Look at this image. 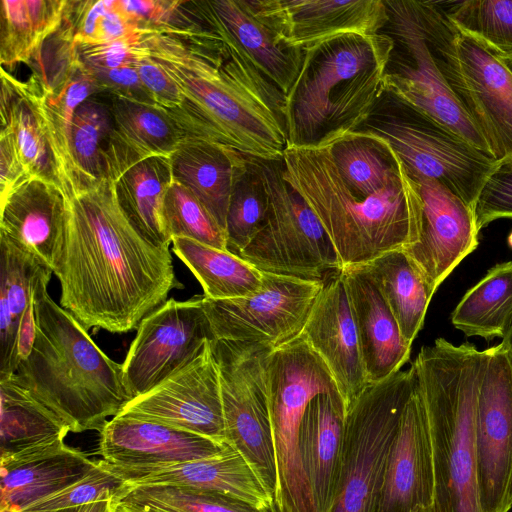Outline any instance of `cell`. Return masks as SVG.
<instances>
[{
    "label": "cell",
    "instance_id": "1",
    "mask_svg": "<svg viewBox=\"0 0 512 512\" xmlns=\"http://www.w3.org/2000/svg\"><path fill=\"white\" fill-rule=\"evenodd\" d=\"M63 194L66 232L54 271L60 306L87 331L137 329L171 290L183 288L169 245L156 246L136 230L109 176L92 188Z\"/></svg>",
    "mask_w": 512,
    "mask_h": 512
},
{
    "label": "cell",
    "instance_id": "2",
    "mask_svg": "<svg viewBox=\"0 0 512 512\" xmlns=\"http://www.w3.org/2000/svg\"><path fill=\"white\" fill-rule=\"evenodd\" d=\"M148 55L180 87L182 107L169 113L189 137L258 159L283 158L286 96L231 43L202 20L185 28H150Z\"/></svg>",
    "mask_w": 512,
    "mask_h": 512
},
{
    "label": "cell",
    "instance_id": "3",
    "mask_svg": "<svg viewBox=\"0 0 512 512\" xmlns=\"http://www.w3.org/2000/svg\"><path fill=\"white\" fill-rule=\"evenodd\" d=\"M283 177L321 222L342 268L403 249L415 235L421 198L394 150L336 164L326 147H287Z\"/></svg>",
    "mask_w": 512,
    "mask_h": 512
},
{
    "label": "cell",
    "instance_id": "4",
    "mask_svg": "<svg viewBox=\"0 0 512 512\" xmlns=\"http://www.w3.org/2000/svg\"><path fill=\"white\" fill-rule=\"evenodd\" d=\"M53 272L42 266L33 279L36 337L14 376L70 432L102 430L130 401L122 365L110 359L88 331L50 297Z\"/></svg>",
    "mask_w": 512,
    "mask_h": 512
},
{
    "label": "cell",
    "instance_id": "5",
    "mask_svg": "<svg viewBox=\"0 0 512 512\" xmlns=\"http://www.w3.org/2000/svg\"><path fill=\"white\" fill-rule=\"evenodd\" d=\"M394 48L385 32L344 34L304 49L286 95L287 147L319 148L358 130L384 90Z\"/></svg>",
    "mask_w": 512,
    "mask_h": 512
},
{
    "label": "cell",
    "instance_id": "6",
    "mask_svg": "<svg viewBox=\"0 0 512 512\" xmlns=\"http://www.w3.org/2000/svg\"><path fill=\"white\" fill-rule=\"evenodd\" d=\"M490 347L445 338L423 346L412 365L429 425L434 497L430 512H482L477 485L476 413Z\"/></svg>",
    "mask_w": 512,
    "mask_h": 512
},
{
    "label": "cell",
    "instance_id": "7",
    "mask_svg": "<svg viewBox=\"0 0 512 512\" xmlns=\"http://www.w3.org/2000/svg\"><path fill=\"white\" fill-rule=\"evenodd\" d=\"M426 31L452 92L499 161L512 154V72L448 21L440 2L421 1Z\"/></svg>",
    "mask_w": 512,
    "mask_h": 512
},
{
    "label": "cell",
    "instance_id": "8",
    "mask_svg": "<svg viewBox=\"0 0 512 512\" xmlns=\"http://www.w3.org/2000/svg\"><path fill=\"white\" fill-rule=\"evenodd\" d=\"M358 130L385 138L411 178L433 179L473 208L496 162L445 125L388 92Z\"/></svg>",
    "mask_w": 512,
    "mask_h": 512
},
{
    "label": "cell",
    "instance_id": "9",
    "mask_svg": "<svg viewBox=\"0 0 512 512\" xmlns=\"http://www.w3.org/2000/svg\"><path fill=\"white\" fill-rule=\"evenodd\" d=\"M415 379L411 364L369 384L347 410L340 473L330 512H377L387 457Z\"/></svg>",
    "mask_w": 512,
    "mask_h": 512
},
{
    "label": "cell",
    "instance_id": "10",
    "mask_svg": "<svg viewBox=\"0 0 512 512\" xmlns=\"http://www.w3.org/2000/svg\"><path fill=\"white\" fill-rule=\"evenodd\" d=\"M268 195L259 232L239 255L263 272L324 281L342 266L321 222L283 177V158L258 159Z\"/></svg>",
    "mask_w": 512,
    "mask_h": 512
},
{
    "label": "cell",
    "instance_id": "11",
    "mask_svg": "<svg viewBox=\"0 0 512 512\" xmlns=\"http://www.w3.org/2000/svg\"><path fill=\"white\" fill-rule=\"evenodd\" d=\"M218 365L226 443L248 463L275 500L278 490L266 365L269 347L213 339Z\"/></svg>",
    "mask_w": 512,
    "mask_h": 512
},
{
    "label": "cell",
    "instance_id": "12",
    "mask_svg": "<svg viewBox=\"0 0 512 512\" xmlns=\"http://www.w3.org/2000/svg\"><path fill=\"white\" fill-rule=\"evenodd\" d=\"M385 4L389 20L381 32L394 41L383 79L385 92L429 115L491 156L440 70L420 1L385 0Z\"/></svg>",
    "mask_w": 512,
    "mask_h": 512
},
{
    "label": "cell",
    "instance_id": "13",
    "mask_svg": "<svg viewBox=\"0 0 512 512\" xmlns=\"http://www.w3.org/2000/svg\"><path fill=\"white\" fill-rule=\"evenodd\" d=\"M323 282L263 272L253 296L202 304L213 339L256 343L271 349L299 337Z\"/></svg>",
    "mask_w": 512,
    "mask_h": 512
},
{
    "label": "cell",
    "instance_id": "14",
    "mask_svg": "<svg viewBox=\"0 0 512 512\" xmlns=\"http://www.w3.org/2000/svg\"><path fill=\"white\" fill-rule=\"evenodd\" d=\"M202 298H171L141 321L122 364L130 400L162 382L213 340Z\"/></svg>",
    "mask_w": 512,
    "mask_h": 512
},
{
    "label": "cell",
    "instance_id": "15",
    "mask_svg": "<svg viewBox=\"0 0 512 512\" xmlns=\"http://www.w3.org/2000/svg\"><path fill=\"white\" fill-rule=\"evenodd\" d=\"M477 485L482 512H509L512 481V349L490 347L476 413Z\"/></svg>",
    "mask_w": 512,
    "mask_h": 512
},
{
    "label": "cell",
    "instance_id": "16",
    "mask_svg": "<svg viewBox=\"0 0 512 512\" xmlns=\"http://www.w3.org/2000/svg\"><path fill=\"white\" fill-rule=\"evenodd\" d=\"M211 341L162 382L130 400L118 415L156 422L227 444L219 369Z\"/></svg>",
    "mask_w": 512,
    "mask_h": 512
},
{
    "label": "cell",
    "instance_id": "17",
    "mask_svg": "<svg viewBox=\"0 0 512 512\" xmlns=\"http://www.w3.org/2000/svg\"><path fill=\"white\" fill-rule=\"evenodd\" d=\"M421 212L413 239L401 249L435 293L479 244L474 208L439 182L414 177Z\"/></svg>",
    "mask_w": 512,
    "mask_h": 512
},
{
    "label": "cell",
    "instance_id": "18",
    "mask_svg": "<svg viewBox=\"0 0 512 512\" xmlns=\"http://www.w3.org/2000/svg\"><path fill=\"white\" fill-rule=\"evenodd\" d=\"M283 45L306 49L344 34L380 33L389 20L385 0H249Z\"/></svg>",
    "mask_w": 512,
    "mask_h": 512
},
{
    "label": "cell",
    "instance_id": "19",
    "mask_svg": "<svg viewBox=\"0 0 512 512\" xmlns=\"http://www.w3.org/2000/svg\"><path fill=\"white\" fill-rule=\"evenodd\" d=\"M300 336L328 368L347 412L369 383L341 270L324 280Z\"/></svg>",
    "mask_w": 512,
    "mask_h": 512
},
{
    "label": "cell",
    "instance_id": "20",
    "mask_svg": "<svg viewBox=\"0 0 512 512\" xmlns=\"http://www.w3.org/2000/svg\"><path fill=\"white\" fill-rule=\"evenodd\" d=\"M433 497L430 432L416 378L387 457L377 512L430 510Z\"/></svg>",
    "mask_w": 512,
    "mask_h": 512
},
{
    "label": "cell",
    "instance_id": "21",
    "mask_svg": "<svg viewBox=\"0 0 512 512\" xmlns=\"http://www.w3.org/2000/svg\"><path fill=\"white\" fill-rule=\"evenodd\" d=\"M101 464L124 480L126 487L165 486L221 492L257 507L276 503L261 481L233 448L201 459L165 465L120 466Z\"/></svg>",
    "mask_w": 512,
    "mask_h": 512
},
{
    "label": "cell",
    "instance_id": "22",
    "mask_svg": "<svg viewBox=\"0 0 512 512\" xmlns=\"http://www.w3.org/2000/svg\"><path fill=\"white\" fill-rule=\"evenodd\" d=\"M201 20L231 43L286 96L296 81L304 50L283 45L254 12L249 0L193 1Z\"/></svg>",
    "mask_w": 512,
    "mask_h": 512
},
{
    "label": "cell",
    "instance_id": "23",
    "mask_svg": "<svg viewBox=\"0 0 512 512\" xmlns=\"http://www.w3.org/2000/svg\"><path fill=\"white\" fill-rule=\"evenodd\" d=\"M230 446L152 421L117 415L100 431L99 453L113 465L173 464L219 454Z\"/></svg>",
    "mask_w": 512,
    "mask_h": 512
},
{
    "label": "cell",
    "instance_id": "24",
    "mask_svg": "<svg viewBox=\"0 0 512 512\" xmlns=\"http://www.w3.org/2000/svg\"><path fill=\"white\" fill-rule=\"evenodd\" d=\"M0 208V235L54 273L66 232L63 191L42 179L30 178L0 200Z\"/></svg>",
    "mask_w": 512,
    "mask_h": 512
},
{
    "label": "cell",
    "instance_id": "25",
    "mask_svg": "<svg viewBox=\"0 0 512 512\" xmlns=\"http://www.w3.org/2000/svg\"><path fill=\"white\" fill-rule=\"evenodd\" d=\"M357 328L368 383H378L409 361L411 344L362 265L341 268Z\"/></svg>",
    "mask_w": 512,
    "mask_h": 512
},
{
    "label": "cell",
    "instance_id": "26",
    "mask_svg": "<svg viewBox=\"0 0 512 512\" xmlns=\"http://www.w3.org/2000/svg\"><path fill=\"white\" fill-rule=\"evenodd\" d=\"M346 409L338 392L314 397L299 430V452L317 512H330L338 485Z\"/></svg>",
    "mask_w": 512,
    "mask_h": 512
},
{
    "label": "cell",
    "instance_id": "27",
    "mask_svg": "<svg viewBox=\"0 0 512 512\" xmlns=\"http://www.w3.org/2000/svg\"><path fill=\"white\" fill-rule=\"evenodd\" d=\"M0 466V510L21 512L85 477L97 467V460L63 443L0 460Z\"/></svg>",
    "mask_w": 512,
    "mask_h": 512
},
{
    "label": "cell",
    "instance_id": "28",
    "mask_svg": "<svg viewBox=\"0 0 512 512\" xmlns=\"http://www.w3.org/2000/svg\"><path fill=\"white\" fill-rule=\"evenodd\" d=\"M170 157L174 181L190 190L225 231L230 198L249 156L218 142L187 137Z\"/></svg>",
    "mask_w": 512,
    "mask_h": 512
},
{
    "label": "cell",
    "instance_id": "29",
    "mask_svg": "<svg viewBox=\"0 0 512 512\" xmlns=\"http://www.w3.org/2000/svg\"><path fill=\"white\" fill-rule=\"evenodd\" d=\"M41 95L42 88L33 76L22 82L1 68V127L9 128L13 133L19 155L30 176L62 190Z\"/></svg>",
    "mask_w": 512,
    "mask_h": 512
},
{
    "label": "cell",
    "instance_id": "30",
    "mask_svg": "<svg viewBox=\"0 0 512 512\" xmlns=\"http://www.w3.org/2000/svg\"><path fill=\"white\" fill-rule=\"evenodd\" d=\"M0 460L64 443L69 428L13 375L0 379Z\"/></svg>",
    "mask_w": 512,
    "mask_h": 512
},
{
    "label": "cell",
    "instance_id": "31",
    "mask_svg": "<svg viewBox=\"0 0 512 512\" xmlns=\"http://www.w3.org/2000/svg\"><path fill=\"white\" fill-rule=\"evenodd\" d=\"M117 201L136 230L156 246L170 245L164 224V202L173 182L171 157L141 159L111 177Z\"/></svg>",
    "mask_w": 512,
    "mask_h": 512
},
{
    "label": "cell",
    "instance_id": "32",
    "mask_svg": "<svg viewBox=\"0 0 512 512\" xmlns=\"http://www.w3.org/2000/svg\"><path fill=\"white\" fill-rule=\"evenodd\" d=\"M42 265L33 255L0 235V379L17 369L21 318L33 298V279Z\"/></svg>",
    "mask_w": 512,
    "mask_h": 512
},
{
    "label": "cell",
    "instance_id": "33",
    "mask_svg": "<svg viewBox=\"0 0 512 512\" xmlns=\"http://www.w3.org/2000/svg\"><path fill=\"white\" fill-rule=\"evenodd\" d=\"M362 266L394 316L402 336L412 345L434 293L401 249L382 254Z\"/></svg>",
    "mask_w": 512,
    "mask_h": 512
},
{
    "label": "cell",
    "instance_id": "34",
    "mask_svg": "<svg viewBox=\"0 0 512 512\" xmlns=\"http://www.w3.org/2000/svg\"><path fill=\"white\" fill-rule=\"evenodd\" d=\"M171 244L174 253L200 282L207 298H246L262 288L263 271L228 250L184 237L174 238Z\"/></svg>",
    "mask_w": 512,
    "mask_h": 512
},
{
    "label": "cell",
    "instance_id": "35",
    "mask_svg": "<svg viewBox=\"0 0 512 512\" xmlns=\"http://www.w3.org/2000/svg\"><path fill=\"white\" fill-rule=\"evenodd\" d=\"M451 322L466 337L504 339L512 329V261L494 265L467 290Z\"/></svg>",
    "mask_w": 512,
    "mask_h": 512
},
{
    "label": "cell",
    "instance_id": "36",
    "mask_svg": "<svg viewBox=\"0 0 512 512\" xmlns=\"http://www.w3.org/2000/svg\"><path fill=\"white\" fill-rule=\"evenodd\" d=\"M113 129L111 107L91 97L74 113L68 129V183L63 192H78L107 177L105 152Z\"/></svg>",
    "mask_w": 512,
    "mask_h": 512
},
{
    "label": "cell",
    "instance_id": "37",
    "mask_svg": "<svg viewBox=\"0 0 512 512\" xmlns=\"http://www.w3.org/2000/svg\"><path fill=\"white\" fill-rule=\"evenodd\" d=\"M68 0H2L0 63L14 67L31 60L63 23Z\"/></svg>",
    "mask_w": 512,
    "mask_h": 512
},
{
    "label": "cell",
    "instance_id": "38",
    "mask_svg": "<svg viewBox=\"0 0 512 512\" xmlns=\"http://www.w3.org/2000/svg\"><path fill=\"white\" fill-rule=\"evenodd\" d=\"M113 129L111 138L138 160L170 156L189 137L163 108L112 96Z\"/></svg>",
    "mask_w": 512,
    "mask_h": 512
},
{
    "label": "cell",
    "instance_id": "39",
    "mask_svg": "<svg viewBox=\"0 0 512 512\" xmlns=\"http://www.w3.org/2000/svg\"><path fill=\"white\" fill-rule=\"evenodd\" d=\"M440 4L457 31L499 58L512 55V0H464Z\"/></svg>",
    "mask_w": 512,
    "mask_h": 512
},
{
    "label": "cell",
    "instance_id": "40",
    "mask_svg": "<svg viewBox=\"0 0 512 512\" xmlns=\"http://www.w3.org/2000/svg\"><path fill=\"white\" fill-rule=\"evenodd\" d=\"M114 501L168 512H281L277 503L267 507H257L221 492L165 486L126 487Z\"/></svg>",
    "mask_w": 512,
    "mask_h": 512
},
{
    "label": "cell",
    "instance_id": "41",
    "mask_svg": "<svg viewBox=\"0 0 512 512\" xmlns=\"http://www.w3.org/2000/svg\"><path fill=\"white\" fill-rule=\"evenodd\" d=\"M268 195L257 158H248V168L237 181L226 218L227 250L240 255L263 226Z\"/></svg>",
    "mask_w": 512,
    "mask_h": 512
},
{
    "label": "cell",
    "instance_id": "42",
    "mask_svg": "<svg viewBox=\"0 0 512 512\" xmlns=\"http://www.w3.org/2000/svg\"><path fill=\"white\" fill-rule=\"evenodd\" d=\"M167 237H184L202 244L227 250L226 234L203 203L186 187L171 183L164 202Z\"/></svg>",
    "mask_w": 512,
    "mask_h": 512
},
{
    "label": "cell",
    "instance_id": "43",
    "mask_svg": "<svg viewBox=\"0 0 512 512\" xmlns=\"http://www.w3.org/2000/svg\"><path fill=\"white\" fill-rule=\"evenodd\" d=\"M125 489L124 480L97 460V467L85 477L21 512H52L102 500H114Z\"/></svg>",
    "mask_w": 512,
    "mask_h": 512
},
{
    "label": "cell",
    "instance_id": "44",
    "mask_svg": "<svg viewBox=\"0 0 512 512\" xmlns=\"http://www.w3.org/2000/svg\"><path fill=\"white\" fill-rule=\"evenodd\" d=\"M479 230L495 220L512 219V154L496 161L474 204Z\"/></svg>",
    "mask_w": 512,
    "mask_h": 512
},
{
    "label": "cell",
    "instance_id": "45",
    "mask_svg": "<svg viewBox=\"0 0 512 512\" xmlns=\"http://www.w3.org/2000/svg\"><path fill=\"white\" fill-rule=\"evenodd\" d=\"M148 28L108 43L76 45L79 59L90 70L113 69L126 65H135L139 59L148 55L146 34Z\"/></svg>",
    "mask_w": 512,
    "mask_h": 512
},
{
    "label": "cell",
    "instance_id": "46",
    "mask_svg": "<svg viewBox=\"0 0 512 512\" xmlns=\"http://www.w3.org/2000/svg\"><path fill=\"white\" fill-rule=\"evenodd\" d=\"M140 80L153 102L168 113L178 111L184 102V96L178 84L151 56L142 57L136 63Z\"/></svg>",
    "mask_w": 512,
    "mask_h": 512
},
{
    "label": "cell",
    "instance_id": "47",
    "mask_svg": "<svg viewBox=\"0 0 512 512\" xmlns=\"http://www.w3.org/2000/svg\"><path fill=\"white\" fill-rule=\"evenodd\" d=\"M88 70L93 74L102 91H108L112 96L156 105L140 80L136 64L113 69Z\"/></svg>",
    "mask_w": 512,
    "mask_h": 512
},
{
    "label": "cell",
    "instance_id": "48",
    "mask_svg": "<svg viewBox=\"0 0 512 512\" xmlns=\"http://www.w3.org/2000/svg\"><path fill=\"white\" fill-rule=\"evenodd\" d=\"M32 178L19 155L11 130L1 127L0 133V200Z\"/></svg>",
    "mask_w": 512,
    "mask_h": 512
},
{
    "label": "cell",
    "instance_id": "49",
    "mask_svg": "<svg viewBox=\"0 0 512 512\" xmlns=\"http://www.w3.org/2000/svg\"><path fill=\"white\" fill-rule=\"evenodd\" d=\"M36 337V318L34 300L32 298L25 310L18 329L17 338V364L24 361L33 347ZM18 367V366H17Z\"/></svg>",
    "mask_w": 512,
    "mask_h": 512
},
{
    "label": "cell",
    "instance_id": "50",
    "mask_svg": "<svg viewBox=\"0 0 512 512\" xmlns=\"http://www.w3.org/2000/svg\"><path fill=\"white\" fill-rule=\"evenodd\" d=\"M52 512H114L113 500H102Z\"/></svg>",
    "mask_w": 512,
    "mask_h": 512
},
{
    "label": "cell",
    "instance_id": "51",
    "mask_svg": "<svg viewBox=\"0 0 512 512\" xmlns=\"http://www.w3.org/2000/svg\"><path fill=\"white\" fill-rule=\"evenodd\" d=\"M114 504V512H168L160 509H155L147 506L124 503V502H115Z\"/></svg>",
    "mask_w": 512,
    "mask_h": 512
},
{
    "label": "cell",
    "instance_id": "52",
    "mask_svg": "<svg viewBox=\"0 0 512 512\" xmlns=\"http://www.w3.org/2000/svg\"><path fill=\"white\" fill-rule=\"evenodd\" d=\"M504 343H506L511 349H512V329L508 333V335L502 339ZM510 503L512 505V481H511V488H510Z\"/></svg>",
    "mask_w": 512,
    "mask_h": 512
},
{
    "label": "cell",
    "instance_id": "53",
    "mask_svg": "<svg viewBox=\"0 0 512 512\" xmlns=\"http://www.w3.org/2000/svg\"><path fill=\"white\" fill-rule=\"evenodd\" d=\"M501 59L512 72V55L502 57Z\"/></svg>",
    "mask_w": 512,
    "mask_h": 512
},
{
    "label": "cell",
    "instance_id": "54",
    "mask_svg": "<svg viewBox=\"0 0 512 512\" xmlns=\"http://www.w3.org/2000/svg\"><path fill=\"white\" fill-rule=\"evenodd\" d=\"M507 242H508L509 247L512 249V231L508 235Z\"/></svg>",
    "mask_w": 512,
    "mask_h": 512
},
{
    "label": "cell",
    "instance_id": "55",
    "mask_svg": "<svg viewBox=\"0 0 512 512\" xmlns=\"http://www.w3.org/2000/svg\"><path fill=\"white\" fill-rule=\"evenodd\" d=\"M0 512H16V511L11 510V509H1Z\"/></svg>",
    "mask_w": 512,
    "mask_h": 512
},
{
    "label": "cell",
    "instance_id": "56",
    "mask_svg": "<svg viewBox=\"0 0 512 512\" xmlns=\"http://www.w3.org/2000/svg\"><path fill=\"white\" fill-rule=\"evenodd\" d=\"M417 512H430V510H419Z\"/></svg>",
    "mask_w": 512,
    "mask_h": 512
}]
</instances>
